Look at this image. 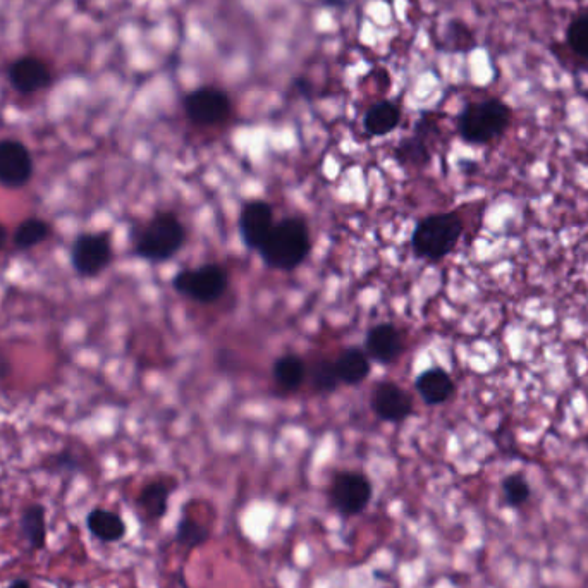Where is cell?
Listing matches in <instances>:
<instances>
[{
    "label": "cell",
    "mask_w": 588,
    "mask_h": 588,
    "mask_svg": "<svg viewBox=\"0 0 588 588\" xmlns=\"http://www.w3.org/2000/svg\"><path fill=\"white\" fill-rule=\"evenodd\" d=\"M258 252L264 264L270 269H296L307 260L310 253V233L307 224L298 217H289L277 222Z\"/></svg>",
    "instance_id": "6da1fadb"
},
{
    "label": "cell",
    "mask_w": 588,
    "mask_h": 588,
    "mask_svg": "<svg viewBox=\"0 0 588 588\" xmlns=\"http://www.w3.org/2000/svg\"><path fill=\"white\" fill-rule=\"evenodd\" d=\"M513 121V111L499 98H487L482 102L466 104L458 117V133L461 140L470 145H487L508 131Z\"/></svg>",
    "instance_id": "7a4b0ae2"
},
{
    "label": "cell",
    "mask_w": 588,
    "mask_h": 588,
    "mask_svg": "<svg viewBox=\"0 0 588 588\" xmlns=\"http://www.w3.org/2000/svg\"><path fill=\"white\" fill-rule=\"evenodd\" d=\"M463 234V221L454 212L427 215L411 234V246L418 258L439 262L453 252Z\"/></svg>",
    "instance_id": "3957f363"
},
{
    "label": "cell",
    "mask_w": 588,
    "mask_h": 588,
    "mask_svg": "<svg viewBox=\"0 0 588 588\" xmlns=\"http://www.w3.org/2000/svg\"><path fill=\"white\" fill-rule=\"evenodd\" d=\"M186 229L178 215L159 212L141 229L136 238L135 253L147 262H166L183 248Z\"/></svg>",
    "instance_id": "277c9868"
},
{
    "label": "cell",
    "mask_w": 588,
    "mask_h": 588,
    "mask_svg": "<svg viewBox=\"0 0 588 588\" xmlns=\"http://www.w3.org/2000/svg\"><path fill=\"white\" fill-rule=\"evenodd\" d=\"M374 496L370 478L360 472H337L329 485V504L344 518L362 515Z\"/></svg>",
    "instance_id": "5b68a950"
},
{
    "label": "cell",
    "mask_w": 588,
    "mask_h": 588,
    "mask_svg": "<svg viewBox=\"0 0 588 588\" xmlns=\"http://www.w3.org/2000/svg\"><path fill=\"white\" fill-rule=\"evenodd\" d=\"M227 284H229L227 272L217 264H205L198 269L181 270L172 279V288L198 303H214L221 300L222 294L226 293Z\"/></svg>",
    "instance_id": "8992f818"
},
{
    "label": "cell",
    "mask_w": 588,
    "mask_h": 588,
    "mask_svg": "<svg viewBox=\"0 0 588 588\" xmlns=\"http://www.w3.org/2000/svg\"><path fill=\"white\" fill-rule=\"evenodd\" d=\"M183 109L191 123L209 128L226 123L233 112V102L219 86L205 85L184 97Z\"/></svg>",
    "instance_id": "52a82bcc"
},
{
    "label": "cell",
    "mask_w": 588,
    "mask_h": 588,
    "mask_svg": "<svg viewBox=\"0 0 588 588\" xmlns=\"http://www.w3.org/2000/svg\"><path fill=\"white\" fill-rule=\"evenodd\" d=\"M112 246L107 234L85 233L74 239L71 264L81 277H95L111 264Z\"/></svg>",
    "instance_id": "ba28073f"
},
{
    "label": "cell",
    "mask_w": 588,
    "mask_h": 588,
    "mask_svg": "<svg viewBox=\"0 0 588 588\" xmlns=\"http://www.w3.org/2000/svg\"><path fill=\"white\" fill-rule=\"evenodd\" d=\"M370 406L384 422L401 423L413 413V401L398 384L384 380L377 382L370 394Z\"/></svg>",
    "instance_id": "9c48e42d"
},
{
    "label": "cell",
    "mask_w": 588,
    "mask_h": 588,
    "mask_svg": "<svg viewBox=\"0 0 588 588\" xmlns=\"http://www.w3.org/2000/svg\"><path fill=\"white\" fill-rule=\"evenodd\" d=\"M33 176L30 150L16 140L0 141V184L23 188Z\"/></svg>",
    "instance_id": "30bf717a"
},
{
    "label": "cell",
    "mask_w": 588,
    "mask_h": 588,
    "mask_svg": "<svg viewBox=\"0 0 588 588\" xmlns=\"http://www.w3.org/2000/svg\"><path fill=\"white\" fill-rule=\"evenodd\" d=\"M274 224V209L262 200L246 203L239 214V234L250 250L262 248Z\"/></svg>",
    "instance_id": "8fae6325"
},
{
    "label": "cell",
    "mask_w": 588,
    "mask_h": 588,
    "mask_svg": "<svg viewBox=\"0 0 588 588\" xmlns=\"http://www.w3.org/2000/svg\"><path fill=\"white\" fill-rule=\"evenodd\" d=\"M367 353L382 365L396 362L403 353L401 332L391 324L375 325L367 334Z\"/></svg>",
    "instance_id": "7c38bea8"
},
{
    "label": "cell",
    "mask_w": 588,
    "mask_h": 588,
    "mask_svg": "<svg viewBox=\"0 0 588 588\" xmlns=\"http://www.w3.org/2000/svg\"><path fill=\"white\" fill-rule=\"evenodd\" d=\"M9 78L18 92L35 93L50 85L52 74L37 57H23L11 66Z\"/></svg>",
    "instance_id": "4fadbf2b"
},
{
    "label": "cell",
    "mask_w": 588,
    "mask_h": 588,
    "mask_svg": "<svg viewBox=\"0 0 588 588\" xmlns=\"http://www.w3.org/2000/svg\"><path fill=\"white\" fill-rule=\"evenodd\" d=\"M415 389L427 405L439 406L444 405L453 396L454 382L446 370L434 367L418 375Z\"/></svg>",
    "instance_id": "5bb4252c"
},
{
    "label": "cell",
    "mask_w": 588,
    "mask_h": 588,
    "mask_svg": "<svg viewBox=\"0 0 588 588\" xmlns=\"http://www.w3.org/2000/svg\"><path fill=\"white\" fill-rule=\"evenodd\" d=\"M172 487L166 480H155L145 485L138 496V508L147 521H159L166 516Z\"/></svg>",
    "instance_id": "9a60e30c"
},
{
    "label": "cell",
    "mask_w": 588,
    "mask_h": 588,
    "mask_svg": "<svg viewBox=\"0 0 588 588\" xmlns=\"http://www.w3.org/2000/svg\"><path fill=\"white\" fill-rule=\"evenodd\" d=\"M401 123V109L391 100L372 105L363 117V128L370 136L391 135Z\"/></svg>",
    "instance_id": "2e32d148"
},
{
    "label": "cell",
    "mask_w": 588,
    "mask_h": 588,
    "mask_svg": "<svg viewBox=\"0 0 588 588\" xmlns=\"http://www.w3.org/2000/svg\"><path fill=\"white\" fill-rule=\"evenodd\" d=\"M86 527L95 539L105 542V544L119 542L126 535V523L123 518L114 511H107V509H93L86 518Z\"/></svg>",
    "instance_id": "e0dca14e"
},
{
    "label": "cell",
    "mask_w": 588,
    "mask_h": 588,
    "mask_svg": "<svg viewBox=\"0 0 588 588\" xmlns=\"http://www.w3.org/2000/svg\"><path fill=\"white\" fill-rule=\"evenodd\" d=\"M337 375L341 384L358 386L370 374V360L367 353L358 348L344 351L343 355L336 360Z\"/></svg>",
    "instance_id": "ac0fdd59"
},
{
    "label": "cell",
    "mask_w": 588,
    "mask_h": 588,
    "mask_svg": "<svg viewBox=\"0 0 588 588\" xmlns=\"http://www.w3.org/2000/svg\"><path fill=\"white\" fill-rule=\"evenodd\" d=\"M21 535L25 537L28 546L35 551H40L47 542V521H45V508L42 504H30L23 509L21 521H19Z\"/></svg>",
    "instance_id": "d6986e66"
},
{
    "label": "cell",
    "mask_w": 588,
    "mask_h": 588,
    "mask_svg": "<svg viewBox=\"0 0 588 588\" xmlns=\"http://www.w3.org/2000/svg\"><path fill=\"white\" fill-rule=\"evenodd\" d=\"M307 377V365L298 355H284L274 365V379L282 389L296 391Z\"/></svg>",
    "instance_id": "ffe728a7"
},
{
    "label": "cell",
    "mask_w": 588,
    "mask_h": 588,
    "mask_svg": "<svg viewBox=\"0 0 588 588\" xmlns=\"http://www.w3.org/2000/svg\"><path fill=\"white\" fill-rule=\"evenodd\" d=\"M50 226L42 219H26L19 224L18 229L14 231V246L18 250H30L33 246L40 245L42 241L49 238Z\"/></svg>",
    "instance_id": "44dd1931"
},
{
    "label": "cell",
    "mask_w": 588,
    "mask_h": 588,
    "mask_svg": "<svg viewBox=\"0 0 588 588\" xmlns=\"http://www.w3.org/2000/svg\"><path fill=\"white\" fill-rule=\"evenodd\" d=\"M210 528L205 527L202 523H198L195 518L190 515L181 516L178 528H176V542L179 546L186 547V549H198V547L205 546L209 542Z\"/></svg>",
    "instance_id": "7402d4cb"
},
{
    "label": "cell",
    "mask_w": 588,
    "mask_h": 588,
    "mask_svg": "<svg viewBox=\"0 0 588 588\" xmlns=\"http://www.w3.org/2000/svg\"><path fill=\"white\" fill-rule=\"evenodd\" d=\"M396 159L403 162L406 166H425L430 160L429 147L423 138L422 129L417 128V133L401 141V145L396 148Z\"/></svg>",
    "instance_id": "603a6c76"
},
{
    "label": "cell",
    "mask_w": 588,
    "mask_h": 588,
    "mask_svg": "<svg viewBox=\"0 0 588 588\" xmlns=\"http://www.w3.org/2000/svg\"><path fill=\"white\" fill-rule=\"evenodd\" d=\"M503 496L509 508H520L523 504H527L532 497V487L528 484L525 475L513 473L504 478Z\"/></svg>",
    "instance_id": "cb8c5ba5"
},
{
    "label": "cell",
    "mask_w": 588,
    "mask_h": 588,
    "mask_svg": "<svg viewBox=\"0 0 588 588\" xmlns=\"http://www.w3.org/2000/svg\"><path fill=\"white\" fill-rule=\"evenodd\" d=\"M566 40L575 54L588 59V11L571 21L566 31Z\"/></svg>",
    "instance_id": "d4e9b609"
},
{
    "label": "cell",
    "mask_w": 588,
    "mask_h": 588,
    "mask_svg": "<svg viewBox=\"0 0 588 588\" xmlns=\"http://www.w3.org/2000/svg\"><path fill=\"white\" fill-rule=\"evenodd\" d=\"M446 42H451L453 45L449 49L454 52H468L475 47V37H473L470 28L461 23V21H451L446 26Z\"/></svg>",
    "instance_id": "484cf974"
},
{
    "label": "cell",
    "mask_w": 588,
    "mask_h": 588,
    "mask_svg": "<svg viewBox=\"0 0 588 588\" xmlns=\"http://www.w3.org/2000/svg\"><path fill=\"white\" fill-rule=\"evenodd\" d=\"M313 384L320 392L336 391L337 386L341 384V379L337 375L336 362H329V360L320 362L313 370Z\"/></svg>",
    "instance_id": "4316f807"
},
{
    "label": "cell",
    "mask_w": 588,
    "mask_h": 588,
    "mask_svg": "<svg viewBox=\"0 0 588 588\" xmlns=\"http://www.w3.org/2000/svg\"><path fill=\"white\" fill-rule=\"evenodd\" d=\"M49 468L56 473H76L81 470V460L78 454L71 449H64L59 454H54L49 460Z\"/></svg>",
    "instance_id": "83f0119b"
},
{
    "label": "cell",
    "mask_w": 588,
    "mask_h": 588,
    "mask_svg": "<svg viewBox=\"0 0 588 588\" xmlns=\"http://www.w3.org/2000/svg\"><path fill=\"white\" fill-rule=\"evenodd\" d=\"M6 588H31V585L25 578H18L13 583H9Z\"/></svg>",
    "instance_id": "f1b7e54d"
},
{
    "label": "cell",
    "mask_w": 588,
    "mask_h": 588,
    "mask_svg": "<svg viewBox=\"0 0 588 588\" xmlns=\"http://www.w3.org/2000/svg\"><path fill=\"white\" fill-rule=\"evenodd\" d=\"M6 241H7L6 227H4V226H2V224H0V250H2V248H4V245H6Z\"/></svg>",
    "instance_id": "f546056e"
}]
</instances>
